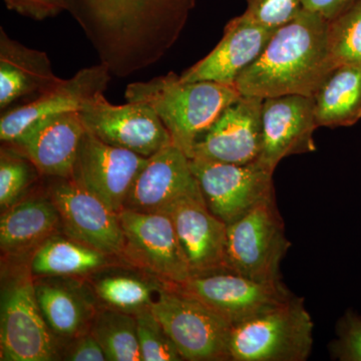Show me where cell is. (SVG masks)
Returning <instances> with one entry per match:
<instances>
[{
  "label": "cell",
  "mask_w": 361,
  "mask_h": 361,
  "mask_svg": "<svg viewBox=\"0 0 361 361\" xmlns=\"http://www.w3.org/2000/svg\"><path fill=\"white\" fill-rule=\"evenodd\" d=\"M185 0H68L75 20L111 75L156 63L177 37Z\"/></svg>",
  "instance_id": "1"
},
{
  "label": "cell",
  "mask_w": 361,
  "mask_h": 361,
  "mask_svg": "<svg viewBox=\"0 0 361 361\" xmlns=\"http://www.w3.org/2000/svg\"><path fill=\"white\" fill-rule=\"evenodd\" d=\"M329 21L302 9L278 27L259 58L235 82L242 96L261 99L314 96L334 63L329 47Z\"/></svg>",
  "instance_id": "2"
},
{
  "label": "cell",
  "mask_w": 361,
  "mask_h": 361,
  "mask_svg": "<svg viewBox=\"0 0 361 361\" xmlns=\"http://www.w3.org/2000/svg\"><path fill=\"white\" fill-rule=\"evenodd\" d=\"M242 94L232 85L185 82L175 73L128 85V102L151 106L172 137L173 144L190 159L196 142L229 104Z\"/></svg>",
  "instance_id": "3"
},
{
  "label": "cell",
  "mask_w": 361,
  "mask_h": 361,
  "mask_svg": "<svg viewBox=\"0 0 361 361\" xmlns=\"http://www.w3.org/2000/svg\"><path fill=\"white\" fill-rule=\"evenodd\" d=\"M0 310V360L51 361L59 357L58 341L40 311L28 266H11L2 274Z\"/></svg>",
  "instance_id": "4"
},
{
  "label": "cell",
  "mask_w": 361,
  "mask_h": 361,
  "mask_svg": "<svg viewBox=\"0 0 361 361\" xmlns=\"http://www.w3.org/2000/svg\"><path fill=\"white\" fill-rule=\"evenodd\" d=\"M312 318L302 298L235 325L229 350L234 361H305L313 346Z\"/></svg>",
  "instance_id": "5"
},
{
  "label": "cell",
  "mask_w": 361,
  "mask_h": 361,
  "mask_svg": "<svg viewBox=\"0 0 361 361\" xmlns=\"http://www.w3.org/2000/svg\"><path fill=\"white\" fill-rule=\"evenodd\" d=\"M151 310L183 360H231V324L199 299L167 285L159 292Z\"/></svg>",
  "instance_id": "6"
},
{
  "label": "cell",
  "mask_w": 361,
  "mask_h": 361,
  "mask_svg": "<svg viewBox=\"0 0 361 361\" xmlns=\"http://www.w3.org/2000/svg\"><path fill=\"white\" fill-rule=\"evenodd\" d=\"M290 246L275 195L227 225L230 269L256 281H281L280 265Z\"/></svg>",
  "instance_id": "7"
},
{
  "label": "cell",
  "mask_w": 361,
  "mask_h": 361,
  "mask_svg": "<svg viewBox=\"0 0 361 361\" xmlns=\"http://www.w3.org/2000/svg\"><path fill=\"white\" fill-rule=\"evenodd\" d=\"M118 219L125 237L123 261L169 286H179L191 278L186 256L168 213L123 209Z\"/></svg>",
  "instance_id": "8"
},
{
  "label": "cell",
  "mask_w": 361,
  "mask_h": 361,
  "mask_svg": "<svg viewBox=\"0 0 361 361\" xmlns=\"http://www.w3.org/2000/svg\"><path fill=\"white\" fill-rule=\"evenodd\" d=\"M207 207L226 224L274 196L273 173L257 161L245 165L190 159Z\"/></svg>",
  "instance_id": "9"
},
{
  "label": "cell",
  "mask_w": 361,
  "mask_h": 361,
  "mask_svg": "<svg viewBox=\"0 0 361 361\" xmlns=\"http://www.w3.org/2000/svg\"><path fill=\"white\" fill-rule=\"evenodd\" d=\"M80 114L85 130L97 139L146 158L173 144L160 118L146 104H113L99 92L85 102Z\"/></svg>",
  "instance_id": "10"
},
{
  "label": "cell",
  "mask_w": 361,
  "mask_h": 361,
  "mask_svg": "<svg viewBox=\"0 0 361 361\" xmlns=\"http://www.w3.org/2000/svg\"><path fill=\"white\" fill-rule=\"evenodd\" d=\"M173 287L205 303L232 327L295 296L281 281H256L234 272L191 277L184 284Z\"/></svg>",
  "instance_id": "11"
},
{
  "label": "cell",
  "mask_w": 361,
  "mask_h": 361,
  "mask_svg": "<svg viewBox=\"0 0 361 361\" xmlns=\"http://www.w3.org/2000/svg\"><path fill=\"white\" fill-rule=\"evenodd\" d=\"M49 196L66 236L123 260L125 237L118 213L71 179L56 178Z\"/></svg>",
  "instance_id": "12"
},
{
  "label": "cell",
  "mask_w": 361,
  "mask_h": 361,
  "mask_svg": "<svg viewBox=\"0 0 361 361\" xmlns=\"http://www.w3.org/2000/svg\"><path fill=\"white\" fill-rule=\"evenodd\" d=\"M148 159L129 149L110 146L87 130L71 180L120 213L125 208L133 183Z\"/></svg>",
  "instance_id": "13"
},
{
  "label": "cell",
  "mask_w": 361,
  "mask_h": 361,
  "mask_svg": "<svg viewBox=\"0 0 361 361\" xmlns=\"http://www.w3.org/2000/svg\"><path fill=\"white\" fill-rule=\"evenodd\" d=\"M191 277L232 272L228 263L227 224L207 207L201 192L188 195L169 207Z\"/></svg>",
  "instance_id": "14"
},
{
  "label": "cell",
  "mask_w": 361,
  "mask_h": 361,
  "mask_svg": "<svg viewBox=\"0 0 361 361\" xmlns=\"http://www.w3.org/2000/svg\"><path fill=\"white\" fill-rule=\"evenodd\" d=\"M263 99L241 96L229 104L202 135L192 158L245 165L258 160L262 149Z\"/></svg>",
  "instance_id": "15"
},
{
  "label": "cell",
  "mask_w": 361,
  "mask_h": 361,
  "mask_svg": "<svg viewBox=\"0 0 361 361\" xmlns=\"http://www.w3.org/2000/svg\"><path fill=\"white\" fill-rule=\"evenodd\" d=\"M262 149L258 163L274 173L287 157L315 151L317 129L313 97L301 94L267 97L262 106Z\"/></svg>",
  "instance_id": "16"
},
{
  "label": "cell",
  "mask_w": 361,
  "mask_h": 361,
  "mask_svg": "<svg viewBox=\"0 0 361 361\" xmlns=\"http://www.w3.org/2000/svg\"><path fill=\"white\" fill-rule=\"evenodd\" d=\"M85 127L80 111L49 116L6 144L28 159L40 175L71 179Z\"/></svg>",
  "instance_id": "17"
},
{
  "label": "cell",
  "mask_w": 361,
  "mask_h": 361,
  "mask_svg": "<svg viewBox=\"0 0 361 361\" xmlns=\"http://www.w3.org/2000/svg\"><path fill=\"white\" fill-rule=\"evenodd\" d=\"M111 71L103 63L78 71L73 78L39 94L35 101L14 109L0 120V140L4 144L16 141L35 123L49 116L80 111L85 102L104 92L111 80Z\"/></svg>",
  "instance_id": "18"
},
{
  "label": "cell",
  "mask_w": 361,
  "mask_h": 361,
  "mask_svg": "<svg viewBox=\"0 0 361 361\" xmlns=\"http://www.w3.org/2000/svg\"><path fill=\"white\" fill-rule=\"evenodd\" d=\"M201 192L190 158L174 144L149 157L137 176L125 208L135 212H165L183 197Z\"/></svg>",
  "instance_id": "19"
},
{
  "label": "cell",
  "mask_w": 361,
  "mask_h": 361,
  "mask_svg": "<svg viewBox=\"0 0 361 361\" xmlns=\"http://www.w3.org/2000/svg\"><path fill=\"white\" fill-rule=\"evenodd\" d=\"M275 30L259 25L245 13L233 18L217 47L180 78L235 85L239 75L259 58Z\"/></svg>",
  "instance_id": "20"
},
{
  "label": "cell",
  "mask_w": 361,
  "mask_h": 361,
  "mask_svg": "<svg viewBox=\"0 0 361 361\" xmlns=\"http://www.w3.org/2000/svg\"><path fill=\"white\" fill-rule=\"evenodd\" d=\"M35 290L45 322L56 338L70 341L89 331L97 310L90 286L75 277H35Z\"/></svg>",
  "instance_id": "21"
},
{
  "label": "cell",
  "mask_w": 361,
  "mask_h": 361,
  "mask_svg": "<svg viewBox=\"0 0 361 361\" xmlns=\"http://www.w3.org/2000/svg\"><path fill=\"white\" fill-rule=\"evenodd\" d=\"M61 228V217L54 202L35 197L4 210L0 218V248L8 258H23L39 248Z\"/></svg>",
  "instance_id": "22"
},
{
  "label": "cell",
  "mask_w": 361,
  "mask_h": 361,
  "mask_svg": "<svg viewBox=\"0 0 361 361\" xmlns=\"http://www.w3.org/2000/svg\"><path fill=\"white\" fill-rule=\"evenodd\" d=\"M0 108L25 96L42 94L61 82L45 52L28 49L0 30Z\"/></svg>",
  "instance_id": "23"
},
{
  "label": "cell",
  "mask_w": 361,
  "mask_h": 361,
  "mask_svg": "<svg viewBox=\"0 0 361 361\" xmlns=\"http://www.w3.org/2000/svg\"><path fill=\"white\" fill-rule=\"evenodd\" d=\"M116 259L70 237L54 235L35 249L28 267L35 278L90 276Z\"/></svg>",
  "instance_id": "24"
},
{
  "label": "cell",
  "mask_w": 361,
  "mask_h": 361,
  "mask_svg": "<svg viewBox=\"0 0 361 361\" xmlns=\"http://www.w3.org/2000/svg\"><path fill=\"white\" fill-rule=\"evenodd\" d=\"M312 97L318 128L355 125L361 118V66H336Z\"/></svg>",
  "instance_id": "25"
},
{
  "label": "cell",
  "mask_w": 361,
  "mask_h": 361,
  "mask_svg": "<svg viewBox=\"0 0 361 361\" xmlns=\"http://www.w3.org/2000/svg\"><path fill=\"white\" fill-rule=\"evenodd\" d=\"M111 266L90 275V288L103 306L137 314L151 308L159 292L167 286L145 272L116 270Z\"/></svg>",
  "instance_id": "26"
},
{
  "label": "cell",
  "mask_w": 361,
  "mask_h": 361,
  "mask_svg": "<svg viewBox=\"0 0 361 361\" xmlns=\"http://www.w3.org/2000/svg\"><path fill=\"white\" fill-rule=\"evenodd\" d=\"M90 332L109 361H142L135 316L103 306L97 310Z\"/></svg>",
  "instance_id": "27"
},
{
  "label": "cell",
  "mask_w": 361,
  "mask_h": 361,
  "mask_svg": "<svg viewBox=\"0 0 361 361\" xmlns=\"http://www.w3.org/2000/svg\"><path fill=\"white\" fill-rule=\"evenodd\" d=\"M329 47L334 66H361V0L329 21Z\"/></svg>",
  "instance_id": "28"
},
{
  "label": "cell",
  "mask_w": 361,
  "mask_h": 361,
  "mask_svg": "<svg viewBox=\"0 0 361 361\" xmlns=\"http://www.w3.org/2000/svg\"><path fill=\"white\" fill-rule=\"evenodd\" d=\"M40 175L35 165L13 148H2L0 158V207L1 211L20 201L21 195Z\"/></svg>",
  "instance_id": "29"
},
{
  "label": "cell",
  "mask_w": 361,
  "mask_h": 361,
  "mask_svg": "<svg viewBox=\"0 0 361 361\" xmlns=\"http://www.w3.org/2000/svg\"><path fill=\"white\" fill-rule=\"evenodd\" d=\"M142 361L183 360L174 342L151 308L135 314Z\"/></svg>",
  "instance_id": "30"
},
{
  "label": "cell",
  "mask_w": 361,
  "mask_h": 361,
  "mask_svg": "<svg viewBox=\"0 0 361 361\" xmlns=\"http://www.w3.org/2000/svg\"><path fill=\"white\" fill-rule=\"evenodd\" d=\"M247 16L266 27L277 30L303 9V0H246Z\"/></svg>",
  "instance_id": "31"
},
{
  "label": "cell",
  "mask_w": 361,
  "mask_h": 361,
  "mask_svg": "<svg viewBox=\"0 0 361 361\" xmlns=\"http://www.w3.org/2000/svg\"><path fill=\"white\" fill-rule=\"evenodd\" d=\"M332 357L361 361V316L348 310L337 323V338L330 345Z\"/></svg>",
  "instance_id": "32"
},
{
  "label": "cell",
  "mask_w": 361,
  "mask_h": 361,
  "mask_svg": "<svg viewBox=\"0 0 361 361\" xmlns=\"http://www.w3.org/2000/svg\"><path fill=\"white\" fill-rule=\"evenodd\" d=\"M71 344L65 350L63 360L70 361L106 360L103 348L89 331L70 339Z\"/></svg>",
  "instance_id": "33"
},
{
  "label": "cell",
  "mask_w": 361,
  "mask_h": 361,
  "mask_svg": "<svg viewBox=\"0 0 361 361\" xmlns=\"http://www.w3.org/2000/svg\"><path fill=\"white\" fill-rule=\"evenodd\" d=\"M355 1L356 0H303V8L319 14L325 20L331 21Z\"/></svg>",
  "instance_id": "34"
},
{
  "label": "cell",
  "mask_w": 361,
  "mask_h": 361,
  "mask_svg": "<svg viewBox=\"0 0 361 361\" xmlns=\"http://www.w3.org/2000/svg\"><path fill=\"white\" fill-rule=\"evenodd\" d=\"M11 6L26 11L37 18H45L63 8L59 0H11Z\"/></svg>",
  "instance_id": "35"
}]
</instances>
